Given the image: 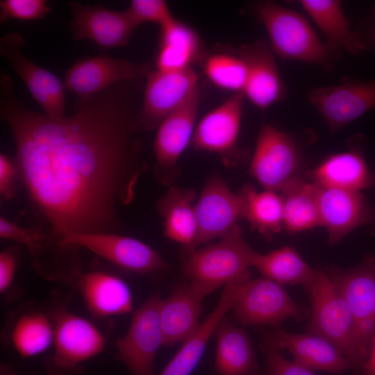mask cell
Returning <instances> with one entry per match:
<instances>
[{
  "mask_svg": "<svg viewBox=\"0 0 375 375\" xmlns=\"http://www.w3.org/2000/svg\"><path fill=\"white\" fill-rule=\"evenodd\" d=\"M142 79L117 83L74 112L51 117L17 97L10 76H0V116L15 146L19 178L47 230L118 233L119 210L131 203L147 168L138 136Z\"/></svg>",
  "mask_w": 375,
  "mask_h": 375,
  "instance_id": "cell-1",
  "label": "cell"
},
{
  "mask_svg": "<svg viewBox=\"0 0 375 375\" xmlns=\"http://www.w3.org/2000/svg\"><path fill=\"white\" fill-rule=\"evenodd\" d=\"M256 16L265 27L273 53L282 59L317 64L330 69L340 51L322 42L315 30L300 13L272 1H259Z\"/></svg>",
  "mask_w": 375,
  "mask_h": 375,
  "instance_id": "cell-2",
  "label": "cell"
},
{
  "mask_svg": "<svg viewBox=\"0 0 375 375\" xmlns=\"http://www.w3.org/2000/svg\"><path fill=\"white\" fill-rule=\"evenodd\" d=\"M254 252L237 226L216 243L186 249L181 268L189 283L206 297L249 271Z\"/></svg>",
  "mask_w": 375,
  "mask_h": 375,
  "instance_id": "cell-3",
  "label": "cell"
},
{
  "mask_svg": "<svg viewBox=\"0 0 375 375\" xmlns=\"http://www.w3.org/2000/svg\"><path fill=\"white\" fill-rule=\"evenodd\" d=\"M307 290L312 303L308 333L328 340L351 362L354 369L362 371L367 357L357 341L354 317L326 272L316 269Z\"/></svg>",
  "mask_w": 375,
  "mask_h": 375,
  "instance_id": "cell-4",
  "label": "cell"
},
{
  "mask_svg": "<svg viewBox=\"0 0 375 375\" xmlns=\"http://www.w3.org/2000/svg\"><path fill=\"white\" fill-rule=\"evenodd\" d=\"M301 160L300 148L292 135L263 124L251 158L249 172L264 190L281 192L301 176Z\"/></svg>",
  "mask_w": 375,
  "mask_h": 375,
  "instance_id": "cell-5",
  "label": "cell"
},
{
  "mask_svg": "<svg viewBox=\"0 0 375 375\" xmlns=\"http://www.w3.org/2000/svg\"><path fill=\"white\" fill-rule=\"evenodd\" d=\"M244 96L235 93L203 115L195 126L190 143L195 150L217 154L228 167L241 165L247 153L238 144Z\"/></svg>",
  "mask_w": 375,
  "mask_h": 375,
  "instance_id": "cell-6",
  "label": "cell"
},
{
  "mask_svg": "<svg viewBox=\"0 0 375 375\" xmlns=\"http://www.w3.org/2000/svg\"><path fill=\"white\" fill-rule=\"evenodd\" d=\"M138 112L141 131L156 129L172 113L200 90L193 68L180 71L151 70L145 78Z\"/></svg>",
  "mask_w": 375,
  "mask_h": 375,
  "instance_id": "cell-7",
  "label": "cell"
},
{
  "mask_svg": "<svg viewBox=\"0 0 375 375\" xmlns=\"http://www.w3.org/2000/svg\"><path fill=\"white\" fill-rule=\"evenodd\" d=\"M62 247H83L114 265L136 273L149 274L166 267L160 255L146 243L119 233H67Z\"/></svg>",
  "mask_w": 375,
  "mask_h": 375,
  "instance_id": "cell-8",
  "label": "cell"
},
{
  "mask_svg": "<svg viewBox=\"0 0 375 375\" xmlns=\"http://www.w3.org/2000/svg\"><path fill=\"white\" fill-rule=\"evenodd\" d=\"M235 318L244 325L277 326L292 318L301 321L308 310L292 300L283 285L262 277L251 278L240 294L233 308Z\"/></svg>",
  "mask_w": 375,
  "mask_h": 375,
  "instance_id": "cell-9",
  "label": "cell"
},
{
  "mask_svg": "<svg viewBox=\"0 0 375 375\" xmlns=\"http://www.w3.org/2000/svg\"><path fill=\"white\" fill-rule=\"evenodd\" d=\"M197 224L193 249L230 233L244 219V204L239 192H233L219 175L210 176L194 205Z\"/></svg>",
  "mask_w": 375,
  "mask_h": 375,
  "instance_id": "cell-10",
  "label": "cell"
},
{
  "mask_svg": "<svg viewBox=\"0 0 375 375\" xmlns=\"http://www.w3.org/2000/svg\"><path fill=\"white\" fill-rule=\"evenodd\" d=\"M24 44L20 33L10 32L0 38V54L11 65L45 115L51 117L65 116L66 90L63 81L26 58L22 52Z\"/></svg>",
  "mask_w": 375,
  "mask_h": 375,
  "instance_id": "cell-11",
  "label": "cell"
},
{
  "mask_svg": "<svg viewBox=\"0 0 375 375\" xmlns=\"http://www.w3.org/2000/svg\"><path fill=\"white\" fill-rule=\"evenodd\" d=\"M201 91L182 107L166 117L158 126L153 149V173L163 185L171 186L178 176V160L190 145L201 103Z\"/></svg>",
  "mask_w": 375,
  "mask_h": 375,
  "instance_id": "cell-12",
  "label": "cell"
},
{
  "mask_svg": "<svg viewBox=\"0 0 375 375\" xmlns=\"http://www.w3.org/2000/svg\"><path fill=\"white\" fill-rule=\"evenodd\" d=\"M148 62L135 63L108 56H86L76 60L65 72L64 85L85 100L122 82L145 78L151 71Z\"/></svg>",
  "mask_w": 375,
  "mask_h": 375,
  "instance_id": "cell-13",
  "label": "cell"
},
{
  "mask_svg": "<svg viewBox=\"0 0 375 375\" xmlns=\"http://www.w3.org/2000/svg\"><path fill=\"white\" fill-rule=\"evenodd\" d=\"M160 298L151 295L133 313L126 335L117 342L119 358L132 375H153L156 355L163 344Z\"/></svg>",
  "mask_w": 375,
  "mask_h": 375,
  "instance_id": "cell-14",
  "label": "cell"
},
{
  "mask_svg": "<svg viewBox=\"0 0 375 375\" xmlns=\"http://www.w3.org/2000/svg\"><path fill=\"white\" fill-rule=\"evenodd\" d=\"M53 323L54 349L51 364L53 371L69 372L103 351L105 338L88 319L61 310Z\"/></svg>",
  "mask_w": 375,
  "mask_h": 375,
  "instance_id": "cell-15",
  "label": "cell"
},
{
  "mask_svg": "<svg viewBox=\"0 0 375 375\" xmlns=\"http://www.w3.org/2000/svg\"><path fill=\"white\" fill-rule=\"evenodd\" d=\"M308 99L334 133L375 109V80L315 88Z\"/></svg>",
  "mask_w": 375,
  "mask_h": 375,
  "instance_id": "cell-16",
  "label": "cell"
},
{
  "mask_svg": "<svg viewBox=\"0 0 375 375\" xmlns=\"http://www.w3.org/2000/svg\"><path fill=\"white\" fill-rule=\"evenodd\" d=\"M70 29L78 40H89L101 49L124 47L138 27L126 10L117 11L104 7L70 1Z\"/></svg>",
  "mask_w": 375,
  "mask_h": 375,
  "instance_id": "cell-17",
  "label": "cell"
},
{
  "mask_svg": "<svg viewBox=\"0 0 375 375\" xmlns=\"http://www.w3.org/2000/svg\"><path fill=\"white\" fill-rule=\"evenodd\" d=\"M317 200L319 225L326 230L330 244L372 220V209L361 192L317 185Z\"/></svg>",
  "mask_w": 375,
  "mask_h": 375,
  "instance_id": "cell-18",
  "label": "cell"
},
{
  "mask_svg": "<svg viewBox=\"0 0 375 375\" xmlns=\"http://www.w3.org/2000/svg\"><path fill=\"white\" fill-rule=\"evenodd\" d=\"M238 53L247 67V80L242 93L253 106L265 110L286 97L285 85L268 43L259 40L244 44L239 48Z\"/></svg>",
  "mask_w": 375,
  "mask_h": 375,
  "instance_id": "cell-19",
  "label": "cell"
},
{
  "mask_svg": "<svg viewBox=\"0 0 375 375\" xmlns=\"http://www.w3.org/2000/svg\"><path fill=\"white\" fill-rule=\"evenodd\" d=\"M250 271L224 285L214 310L199 328L181 347L166 365L160 375H190L199 364L211 336L234 305L246 284L251 279Z\"/></svg>",
  "mask_w": 375,
  "mask_h": 375,
  "instance_id": "cell-20",
  "label": "cell"
},
{
  "mask_svg": "<svg viewBox=\"0 0 375 375\" xmlns=\"http://www.w3.org/2000/svg\"><path fill=\"white\" fill-rule=\"evenodd\" d=\"M269 339L280 349H286L293 360L311 370L340 374L353 368L351 362L331 342L310 333H294L276 329Z\"/></svg>",
  "mask_w": 375,
  "mask_h": 375,
  "instance_id": "cell-21",
  "label": "cell"
},
{
  "mask_svg": "<svg viewBox=\"0 0 375 375\" xmlns=\"http://www.w3.org/2000/svg\"><path fill=\"white\" fill-rule=\"evenodd\" d=\"M204 296L190 283L160 301L159 317L164 345L183 343L199 328Z\"/></svg>",
  "mask_w": 375,
  "mask_h": 375,
  "instance_id": "cell-22",
  "label": "cell"
},
{
  "mask_svg": "<svg viewBox=\"0 0 375 375\" xmlns=\"http://www.w3.org/2000/svg\"><path fill=\"white\" fill-rule=\"evenodd\" d=\"M159 28L156 69L180 71L201 62L206 52L201 35L192 26L175 18Z\"/></svg>",
  "mask_w": 375,
  "mask_h": 375,
  "instance_id": "cell-23",
  "label": "cell"
},
{
  "mask_svg": "<svg viewBox=\"0 0 375 375\" xmlns=\"http://www.w3.org/2000/svg\"><path fill=\"white\" fill-rule=\"evenodd\" d=\"M78 287L90 312L99 317L124 315L133 310V297L127 283L103 271L83 274Z\"/></svg>",
  "mask_w": 375,
  "mask_h": 375,
  "instance_id": "cell-24",
  "label": "cell"
},
{
  "mask_svg": "<svg viewBox=\"0 0 375 375\" xmlns=\"http://www.w3.org/2000/svg\"><path fill=\"white\" fill-rule=\"evenodd\" d=\"M328 276L347 302L356 323L375 319V260L368 258L349 269L331 267Z\"/></svg>",
  "mask_w": 375,
  "mask_h": 375,
  "instance_id": "cell-25",
  "label": "cell"
},
{
  "mask_svg": "<svg viewBox=\"0 0 375 375\" xmlns=\"http://www.w3.org/2000/svg\"><path fill=\"white\" fill-rule=\"evenodd\" d=\"M319 186L361 192L375 185V177L356 150L331 154L306 176Z\"/></svg>",
  "mask_w": 375,
  "mask_h": 375,
  "instance_id": "cell-26",
  "label": "cell"
},
{
  "mask_svg": "<svg viewBox=\"0 0 375 375\" xmlns=\"http://www.w3.org/2000/svg\"><path fill=\"white\" fill-rule=\"evenodd\" d=\"M196 199L193 189L171 185L158 202L165 236L185 249H193L197 238Z\"/></svg>",
  "mask_w": 375,
  "mask_h": 375,
  "instance_id": "cell-27",
  "label": "cell"
},
{
  "mask_svg": "<svg viewBox=\"0 0 375 375\" xmlns=\"http://www.w3.org/2000/svg\"><path fill=\"white\" fill-rule=\"evenodd\" d=\"M214 367L218 375H258L252 344L245 331L224 317L215 330Z\"/></svg>",
  "mask_w": 375,
  "mask_h": 375,
  "instance_id": "cell-28",
  "label": "cell"
},
{
  "mask_svg": "<svg viewBox=\"0 0 375 375\" xmlns=\"http://www.w3.org/2000/svg\"><path fill=\"white\" fill-rule=\"evenodd\" d=\"M299 3L323 32L331 49H344L354 56L367 49L361 36L350 28L340 1L301 0Z\"/></svg>",
  "mask_w": 375,
  "mask_h": 375,
  "instance_id": "cell-29",
  "label": "cell"
},
{
  "mask_svg": "<svg viewBox=\"0 0 375 375\" xmlns=\"http://www.w3.org/2000/svg\"><path fill=\"white\" fill-rule=\"evenodd\" d=\"M281 192L283 229L297 233L319 225L317 185L306 176H299Z\"/></svg>",
  "mask_w": 375,
  "mask_h": 375,
  "instance_id": "cell-30",
  "label": "cell"
},
{
  "mask_svg": "<svg viewBox=\"0 0 375 375\" xmlns=\"http://www.w3.org/2000/svg\"><path fill=\"white\" fill-rule=\"evenodd\" d=\"M252 267L262 277L282 285H301L308 288L315 278L316 269L310 267L296 249L290 246L267 253L254 252Z\"/></svg>",
  "mask_w": 375,
  "mask_h": 375,
  "instance_id": "cell-31",
  "label": "cell"
},
{
  "mask_svg": "<svg viewBox=\"0 0 375 375\" xmlns=\"http://www.w3.org/2000/svg\"><path fill=\"white\" fill-rule=\"evenodd\" d=\"M244 204V219L251 229L258 231L266 239L283 229V202L276 192L264 190L258 192L249 184L240 190Z\"/></svg>",
  "mask_w": 375,
  "mask_h": 375,
  "instance_id": "cell-32",
  "label": "cell"
},
{
  "mask_svg": "<svg viewBox=\"0 0 375 375\" xmlns=\"http://www.w3.org/2000/svg\"><path fill=\"white\" fill-rule=\"evenodd\" d=\"M53 323L45 315L31 312L22 315L15 323L11 341L17 353L25 358L40 354L53 342Z\"/></svg>",
  "mask_w": 375,
  "mask_h": 375,
  "instance_id": "cell-33",
  "label": "cell"
},
{
  "mask_svg": "<svg viewBox=\"0 0 375 375\" xmlns=\"http://www.w3.org/2000/svg\"><path fill=\"white\" fill-rule=\"evenodd\" d=\"M200 63L204 75L213 85L232 94L242 93L247 67L238 53H206Z\"/></svg>",
  "mask_w": 375,
  "mask_h": 375,
  "instance_id": "cell-34",
  "label": "cell"
},
{
  "mask_svg": "<svg viewBox=\"0 0 375 375\" xmlns=\"http://www.w3.org/2000/svg\"><path fill=\"white\" fill-rule=\"evenodd\" d=\"M0 237L24 245L33 255H36L42 250L49 236L47 229L43 226L25 227L1 216Z\"/></svg>",
  "mask_w": 375,
  "mask_h": 375,
  "instance_id": "cell-35",
  "label": "cell"
},
{
  "mask_svg": "<svg viewBox=\"0 0 375 375\" xmlns=\"http://www.w3.org/2000/svg\"><path fill=\"white\" fill-rule=\"evenodd\" d=\"M51 10L46 0H1L0 22L10 19L35 21L44 18Z\"/></svg>",
  "mask_w": 375,
  "mask_h": 375,
  "instance_id": "cell-36",
  "label": "cell"
},
{
  "mask_svg": "<svg viewBox=\"0 0 375 375\" xmlns=\"http://www.w3.org/2000/svg\"><path fill=\"white\" fill-rule=\"evenodd\" d=\"M126 10L138 26L149 22L160 27L176 18L163 0H132Z\"/></svg>",
  "mask_w": 375,
  "mask_h": 375,
  "instance_id": "cell-37",
  "label": "cell"
},
{
  "mask_svg": "<svg viewBox=\"0 0 375 375\" xmlns=\"http://www.w3.org/2000/svg\"><path fill=\"white\" fill-rule=\"evenodd\" d=\"M262 350L265 358V375H315L312 370L286 359L269 337L265 340Z\"/></svg>",
  "mask_w": 375,
  "mask_h": 375,
  "instance_id": "cell-38",
  "label": "cell"
},
{
  "mask_svg": "<svg viewBox=\"0 0 375 375\" xmlns=\"http://www.w3.org/2000/svg\"><path fill=\"white\" fill-rule=\"evenodd\" d=\"M19 178L15 158L0 154V194L5 199H12L15 192L16 181Z\"/></svg>",
  "mask_w": 375,
  "mask_h": 375,
  "instance_id": "cell-39",
  "label": "cell"
},
{
  "mask_svg": "<svg viewBox=\"0 0 375 375\" xmlns=\"http://www.w3.org/2000/svg\"><path fill=\"white\" fill-rule=\"evenodd\" d=\"M17 267L14 251L6 249L0 253V292L3 294L11 286Z\"/></svg>",
  "mask_w": 375,
  "mask_h": 375,
  "instance_id": "cell-40",
  "label": "cell"
},
{
  "mask_svg": "<svg viewBox=\"0 0 375 375\" xmlns=\"http://www.w3.org/2000/svg\"><path fill=\"white\" fill-rule=\"evenodd\" d=\"M362 372L365 375H375V338L371 345Z\"/></svg>",
  "mask_w": 375,
  "mask_h": 375,
  "instance_id": "cell-41",
  "label": "cell"
},
{
  "mask_svg": "<svg viewBox=\"0 0 375 375\" xmlns=\"http://www.w3.org/2000/svg\"><path fill=\"white\" fill-rule=\"evenodd\" d=\"M1 375H17L14 372L8 369V368L6 369L5 367L3 368L1 370Z\"/></svg>",
  "mask_w": 375,
  "mask_h": 375,
  "instance_id": "cell-42",
  "label": "cell"
},
{
  "mask_svg": "<svg viewBox=\"0 0 375 375\" xmlns=\"http://www.w3.org/2000/svg\"><path fill=\"white\" fill-rule=\"evenodd\" d=\"M373 38H374V40H375V31L374 32Z\"/></svg>",
  "mask_w": 375,
  "mask_h": 375,
  "instance_id": "cell-43",
  "label": "cell"
}]
</instances>
